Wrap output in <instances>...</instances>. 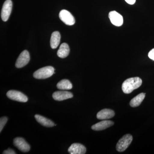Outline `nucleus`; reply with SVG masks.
<instances>
[{"instance_id":"f257e3e1","label":"nucleus","mask_w":154,"mask_h":154,"mask_svg":"<svg viewBox=\"0 0 154 154\" xmlns=\"http://www.w3.org/2000/svg\"><path fill=\"white\" fill-rule=\"evenodd\" d=\"M142 84V81L139 77H134L127 79L124 82L122 86L123 93L125 94H130L140 87Z\"/></svg>"},{"instance_id":"f03ea898","label":"nucleus","mask_w":154,"mask_h":154,"mask_svg":"<svg viewBox=\"0 0 154 154\" xmlns=\"http://www.w3.org/2000/svg\"><path fill=\"white\" fill-rule=\"evenodd\" d=\"M54 72V69L51 66H48L38 69L33 73L34 78L37 79H44L51 77Z\"/></svg>"},{"instance_id":"7ed1b4c3","label":"nucleus","mask_w":154,"mask_h":154,"mask_svg":"<svg viewBox=\"0 0 154 154\" xmlns=\"http://www.w3.org/2000/svg\"><path fill=\"white\" fill-rule=\"evenodd\" d=\"M132 140L133 137L131 135H125L119 140L116 146V150L119 152H124L128 147Z\"/></svg>"},{"instance_id":"20e7f679","label":"nucleus","mask_w":154,"mask_h":154,"mask_svg":"<svg viewBox=\"0 0 154 154\" xmlns=\"http://www.w3.org/2000/svg\"><path fill=\"white\" fill-rule=\"evenodd\" d=\"M8 98L17 102H26L28 101V98L25 94L20 91L11 90L7 93Z\"/></svg>"},{"instance_id":"39448f33","label":"nucleus","mask_w":154,"mask_h":154,"mask_svg":"<svg viewBox=\"0 0 154 154\" xmlns=\"http://www.w3.org/2000/svg\"><path fill=\"white\" fill-rule=\"evenodd\" d=\"M13 3L11 0H6L3 5L1 17L4 22H6L9 19L12 12Z\"/></svg>"},{"instance_id":"423d86ee","label":"nucleus","mask_w":154,"mask_h":154,"mask_svg":"<svg viewBox=\"0 0 154 154\" xmlns=\"http://www.w3.org/2000/svg\"><path fill=\"white\" fill-rule=\"evenodd\" d=\"M59 17L60 20L66 25H74L75 22L74 17L66 10H62L60 13Z\"/></svg>"},{"instance_id":"0eeeda50","label":"nucleus","mask_w":154,"mask_h":154,"mask_svg":"<svg viewBox=\"0 0 154 154\" xmlns=\"http://www.w3.org/2000/svg\"><path fill=\"white\" fill-rule=\"evenodd\" d=\"M30 60V57L29 52L28 51L24 50L19 56L15 65L18 68L23 67L29 63Z\"/></svg>"},{"instance_id":"6e6552de","label":"nucleus","mask_w":154,"mask_h":154,"mask_svg":"<svg viewBox=\"0 0 154 154\" xmlns=\"http://www.w3.org/2000/svg\"><path fill=\"white\" fill-rule=\"evenodd\" d=\"M14 144L19 150L23 152H27L30 151V145L23 138L17 137L14 139Z\"/></svg>"},{"instance_id":"1a4fd4ad","label":"nucleus","mask_w":154,"mask_h":154,"mask_svg":"<svg viewBox=\"0 0 154 154\" xmlns=\"http://www.w3.org/2000/svg\"><path fill=\"white\" fill-rule=\"evenodd\" d=\"M109 18L110 22L117 27H119L123 23V19L122 16L115 11L110 12L109 14Z\"/></svg>"},{"instance_id":"9d476101","label":"nucleus","mask_w":154,"mask_h":154,"mask_svg":"<svg viewBox=\"0 0 154 154\" xmlns=\"http://www.w3.org/2000/svg\"><path fill=\"white\" fill-rule=\"evenodd\" d=\"M73 96L72 94L68 91H58L53 94L52 97L56 101H62L71 99Z\"/></svg>"},{"instance_id":"9b49d317","label":"nucleus","mask_w":154,"mask_h":154,"mask_svg":"<svg viewBox=\"0 0 154 154\" xmlns=\"http://www.w3.org/2000/svg\"><path fill=\"white\" fill-rule=\"evenodd\" d=\"M68 151L70 154H85L86 152V148L82 144L75 143L69 147Z\"/></svg>"},{"instance_id":"f8f14e48","label":"nucleus","mask_w":154,"mask_h":154,"mask_svg":"<svg viewBox=\"0 0 154 154\" xmlns=\"http://www.w3.org/2000/svg\"><path fill=\"white\" fill-rule=\"evenodd\" d=\"M114 122L113 121L110 120H103V121L93 125L91 128L94 131H102L112 126Z\"/></svg>"},{"instance_id":"ddd939ff","label":"nucleus","mask_w":154,"mask_h":154,"mask_svg":"<svg viewBox=\"0 0 154 154\" xmlns=\"http://www.w3.org/2000/svg\"><path fill=\"white\" fill-rule=\"evenodd\" d=\"M115 115L113 110L109 109H105L101 110L97 114V118L101 120H107L112 118Z\"/></svg>"},{"instance_id":"4468645a","label":"nucleus","mask_w":154,"mask_h":154,"mask_svg":"<svg viewBox=\"0 0 154 154\" xmlns=\"http://www.w3.org/2000/svg\"><path fill=\"white\" fill-rule=\"evenodd\" d=\"M35 118L36 121L42 126L46 127H52L55 125L54 123L50 119L45 118L41 115L36 114L35 115Z\"/></svg>"},{"instance_id":"2eb2a0df","label":"nucleus","mask_w":154,"mask_h":154,"mask_svg":"<svg viewBox=\"0 0 154 154\" xmlns=\"http://www.w3.org/2000/svg\"><path fill=\"white\" fill-rule=\"evenodd\" d=\"M60 34L58 31H54L51 34L50 45L52 49H55L58 47L60 41Z\"/></svg>"},{"instance_id":"dca6fc26","label":"nucleus","mask_w":154,"mask_h":154,"mask_svg":"<svg viewBox=\"0 0 154 154\" xmlns=\"http://www.w3.org/2000/svg\"><path fill=\"white\" fill-rule=\"evenodd\" d=\"M70 49L68 45L66 43H62L58 50L57 54L59 57L64 58L67 57L69 54Z\"/></svg>"},{"instance_id":"f3484780","label":"nucleus","mask_w":154,"mask_h":154,"mask_svg":"<svg viewBox=\"0 0 154 154\" xmlns=\"http://www.w3.org/2000/svg\"><path fill=\"white\" fill-rule=\"evenodd\" d=\"M145 94L144 93H141L131 99L130 102V105L131 106L135 107L139 106L144 99Z\"/></svg>"},{"instance_id":"a211bd4d","label":"nucleus","mask_w":154,"mask_h":154,"mask_svg":"<svg viewBox=\"0 0 154 154\" xmlns=\"http://www.w3.org/2000/svg\"><path fill=\"white\" fill-rule=\"evenodd\" d=\"M57 87L60 90H70L72 88V85L68 80L63 79L58 83Z\"/></svg>"},{"instance_id":"6ab92c4d","label":"nucleus","mask_w":154,"mask_h":154,"mask_svg":"<svg viewBox=\"0 0 154 154\" xmlns=\"http://www.w3.org/2000/svg\"><path fill=\"white\" fill-rule=\"evenodd\" d=\"M8 120V117H6V116L1 117V119H0V132H2V130L7 123Z\"/></svg>"},{"instance_id":"aec40b11","label":"nucleus","mask_w":154,"mask_h":154,"mask_svg":"<svg viewBox=\"0 0 154 154\" xmlns=\"http://www.w3.org/2000/svg\"><path fill=\"white\" fill-rule=\"evenodd\" d=\"M3 154H17L14 150L11 149H8L5 150L3 152Z\"/></svg>"},{"instance_id":"412c9836","label":"nucleus","mask_w":154,"mask_h":154,"mask_svg":"<svg viewBox=\"0 0 154 154\" xmlns=\"http://www.w3.org/2000/svg\"><path fill=\"white\" fill-rule=\"evenodd\" d=\"M148 57L150 59L154 61V48L152 49L148 54Z\"/></svg>"},{"instance_id":"4be33fe9","label":"nucleus","mask_w":154,"mask_h":154,"mask_svg":"<svg viewBox=\"0 0 154 154\" xmlns=\"http://www.w3.org/2000/svg\"><path fill=\"white\" fill-rule=\"evenodd\" d=\"M125 1L128 4L131 5H134L136 2V0H125Z\"/></svg>"}]
</instances>
